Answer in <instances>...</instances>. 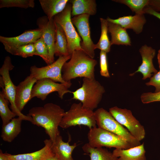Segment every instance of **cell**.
<instances>
[{"label":"cell","instance_id":"cell-25","mask_svg":"<svg viewBox=\"0 0 160 160\" xmlns=\"http://www.w3.org/2000/svg\"><path fill=\"white\" fill-rule=\"evenodd\" d=\"M55 55L59 57L69 55L68 52L67 39L64 31L59 24L55 22Z\"/></svg>","mask_w":160,"mask_h":160},{"label":"cell","instance_id":"cell-21","mask_svg":"<svg viewBox=\"0 0 160 160\" xmlns=\"http://www.w3.org/2000/svg\"><path fill=\"white\" fill-rule=\"evenodd\" d=\"M71 15L73 16L87 14L95 15L97 12V4L95 0H72Z\"/></svg>","mask_w":160,"mask_h":160},{"label":"cell","instance_id":"cell-38","mask_svg":"<svg viewBox=\"0 0 160 160\" xmlns=\"http://www.w3.org/2000/svg\"><path fill=\"white\" fill-rule=\"evenodd\" d=\"M43 160H57L55 153L51 149L46 156Z\"/></svg>","mask_w":160,"mask_h":160},{"label":"cell","instance_id":"cell-9","mask_svg":"<svg viewBox=\"0 0 160 160\" xmlns=\"http://www.w3.org/2000/svg\"><path fill=\"white\" fill-rule=\"evenodd\" d=\"M71 55L59 57L52 63L47 65L39 68L34 65L30 69L31 76L37 80L44 78L50 79L56 82L71 86V82H67L63 79L62 70L64 64L70 59Z\"/></svg>","mask_w":160,"mask_h":160},{"label":"cell","instance_id":"cell-24","mask_svg":"<svg viewBox=\"0 0 160 160\" xmlns=\"http://www.w3.org/2000/svg\"><path fill=\"white\" fill-rule=\"evenodd\" d=\"M23 120L18 117L13 119L9 123L2 126L1 136L4 141L11 142L17 136L21 131Z\"/></svg>","mask_w":160,"mask_h":160},{"label":"cell","instance_id":"cell-1","mask_svg":"<svg viewBox=\"0 0 160 160\" xmlns=\"http://www.w3.org/2000/svg\"><path fill=\"white\" fill-rule=\"evenodd\" d=\"M65 112L59 105L48 103L42 107L32 108L27 115L31 117L32 124L44 129L53 143L60 135L58 127Z\"/></svg>","mask_w":160,"mask_h":160},{"label":"cell","instance_id":"cell-34","mask_svg":"<svg viewBox=\"0 0 160 160\" xmlns=\"http://www.w3.org/2000/svg\"><path fill=\"white\" fill-rule=\"evenodd\" d=\"M140 98L142 102L144 104L160 101V92L143 93L141 95Z\"/></svg>","mask_w":160,"mask_h":160},{"label":"cell","instance_id":"cell-17","mask_svg":"<svg viewBox=\"0 0 160 160\" xmlns=\"http://www.w3.org/2000/svg\"><path fill=\"white\" fill-rule=\"evenodd\" d=\"M106 19L108 22L118 24L126 29H132L137 34L142 31L146 21L144 14L123 16L116 19L108 17Z\"/></svg>","mask_w":160,"mask_h":160},{"label":"cell","instance_id":"cell-30","mask_svg":"<svg viewBox=\"0 0 160 160\" xmlns=\"http://www.w3.org/2000/svg\"><path fill=\"white\" fill-rule=\"evenodd\" d=\"M5 49L12 55L20 56L23 58L36 55V49L34 43Z\"/></svg>","mask_w":160,"mask_h":160},{"label":"cell","instance_id":"cell-39","mask_svg":"<svg viewBox=\"0 0 160 160\" xmlns=\"http://www.w3.org/2000/svg\"><path fill=\"white\" fill-rule=\"evenodd\" d=\"M0 160H9L7 153H3L0 150Z\"/></svg>","mask_w":160,"mask_h":160},{"label":"cell","instance_id":"cell-23","mask_svg":"<svg viewBox=\"0 0 160 160\" xmlns=\"http://www.w3.org/2000/svg\"><path fill=\"white\" fill-rule=\"evenodd\" d=\"M68 0H39L41 7L49 19L63 11L65 9Z\"/></svg>","mask_w":160,"mask_h":160},{"label":"cell","instance_id":"cell-7","mask_svg":"<svg viewBox=\"0 0 160 160\" xmlns=\"http://www.w3.org/2000/svg\"><path fill=\"white\" fill-rule=\"evenodd\" d=\"M71 11L72 4L68 3L63 11L54 17L55 22L64 31L67 40L68 53L71 56L75 50L83 51L81 46V38L71 21Z\"/></svg>","mask_w":160,"mask_h":160},{"label":"cell","instance_id":"cell-6","mask_svg":"<svg viewBox=\"0 0 160 160\" xmlns=\"http://www.w3.org/2000/svg\"><path fill=\"white\" fill-rule=\"evenodd\" d=\"M87 138L88 143L94 148L105 147L126 149L133 147L123 138L98 127L89 129Z\"/></svg>","mask_w":160,"mask_h":160},{"label":"cell","instance_id":"cell-13","mask_svg":"<svg viewBox=\"0 0 160 160\" xmlns=\"http://www.w3.org/2000/svg\"><path fill=\"white\" fill-rule=\"evenodd\" d=\"M36 24L47 47L51 64L54 62L55 26L54 18L49 19L46 16L39 17L37 20Z\"/></svg>","mask_w":160,"mask_h":160},{"label":"cell","instance_id":"cell-18","mask_svg":"<svg viewBox=\"0 0 160 160\" xmlns=\"http://www.w3.org/2000/svg\"><path fill=\"white\" fill-rule=\"evenodd\" d=\"M76 146V143L71 145L69 142L64 141L60 135L57 137L55 141L52 142L51 149L57 160H74L72 154Z\"/></svg>","mask_w":160,"mask_h":160},{"label":"cell","instance_id":"cell-4","mask_svg":"<svg viewBox=\"0 0 160 160\" xmlns=\"http://www.w3.org/2000/svg\"><path fill=\"white\" fill-rule=\"evenodd\" d=\"M93 111L84 107L81 103H73L69 110L65 112L59 125L63 129L83 125L89 129L96 127Z\"/></svg>","mask_w":160,"mask_h":160},{"label":"cell","instance_id":"cell-27","mask_svg":"<svg viewBox=\"0 0 160 160\" xmlns=\"http://www.w3.org/2000/svg\"><path fill=\"white\" fill-rule=\"evenodd\" d=\"M100 20L101 33L98 42L95 44V49H99L108 53L110 51L111 45L108 35V22L107 19L102 18H100Z\"/></svg>","mask_w":160,"mask_h":160},{"label":"cell","instance_id":"cell-33","mask_svg":"<svg viewBox=\"0 0 160 160\" xmlns=\"http://www.w3.org/2000/svg\"><path fill=\"white\" fill-rule=\"evenodd\" d=\"M107 53L106 52L101 50L100 52V74L103 76L109 78L110 74L108 70Z\"/></svg>","mask_w":160,"mask_h":160},{"label":"cell","instance_id":"cell-28","mask_svg":"<svg viewBox=\"0 0 160 160\" xmlns=\"http://www.w3.org/2000/svg\"><path fill=\"white\" fill-rule=\"evenodd\" d=\"M9 103L6 98L3 92H0V116L2 121V125L4 126L10 122L17 115L8 107Z\"/></svg>","mask_w":160,"mask_h":160},{"label":"cell","instance_id":"cell-8","mask_svg":"<svg viewBox=\"0 0 160 160\" xmlns=\"http://www.w3.org/2000/svg\"><path fill=\"white\" fill-rule=\"evenodd\" d=\"M12 63L11 59L8 56L5 57L3 64L0 69V74L2 78L4 87L2 88L6 98L10 103V108L12 111L17 116L23 120L32 121L31 117L28 115H25L20 111L17 108L15 103V98L16 86L12 82L10 76L9 72L14 68Z\"/></svg>","mask_w":160,"mask_h":160},{"label":"cell","instance_id":"cell-19","mask_svg":"<svg viewBox=\"0 0 160 160\" xmlns=\"http://www.w3.org/2000/svg\"><path fill=\"white\" fill-rule=\"evenodd\" d=\"M144 143L128 149L116 148L112 153L118 160H146Z\"/></svg>","mask_w":160,"mask_h":160},{"label":"cell","instance_id":"cell-35","mask_svg":"<svg viewBox=\"0 0 160 160\" xmlns=\"http://www.w3.org/2000/svg\"><path fill=\"white\" fill-rule=\"evenodd\" d=\"M148 86H153L155 88V92H160V68L159 70L154 73L150 78L149 81L145 83Z\"/></svg>","mask_w":160,"mask_h":160},{"label":"cell","instance_id":"cell-16","mask_svg":"<svg viewBox=\"0 0 160 160\" xmlns=\"http://www.w3.org/2000/svg\"><path fill=\"white\" fill-rule=\"evenodd\" d=\"M37 80L30 75L16 86L15 103L20 112L31 99L33 87Z\"/></svg>","mask_w":160,"mask_h":160},{"label":"cell","instance_id":"cell-22","mask_svg":"<svg viewBox=\"0 0 160 160\" xmlns=\"http://www.w3.org/2000/svg\"><path fill=\"white\" fill-rule=\"evenodd\" d=\"M44 146L41 149L31 153L12 155L7 153L9 160H43L51 150L52 142L50 139L44 141Z\"/></svg>","mask_w":160,"mask_h":160},{"label":"cell","instance_id":"cell-20","mask_svg":"<svg viewBox=\"0 0 160 160\" xmlns=\"http://www.w3.org/2000/svg\"><path fill=\"white\" fill-rule=\"evenodd\" d=\"M108 29L111 36V45H131L130 38L126 29L118 24L108 22Z\"/></svg>","mask_w":160,"mask_h":160},{"label":"cell","instance_id":"cell-15","mask_svg":"<svg viewBox=\"0 0 160 160\" xmlns=\"http://www.w3.org/2000/svg\"><path fill=\"white\" fill-rule=\"evenodd\" d=\"M139 52L142 57V63L137 70L130 75L132 76L136 73L140 72L143 75L142 79L145 80L150 78L152 73H155L158 72L153 62V59L155 55L156 50L151 47L145 44L141 46Z\"/></svg>","mask_w":160,"mask_h":160},{"label":"cell","instance_id":"cell-14","mask_svg":"<svg viewBox=\"0 0 160 160\" xmlns=\"http://www.w3.org/2000/svg\"><path fill=\"white\" fill-rule=\"evenodd\" d=\"M42 37V33L39 28L27 30L16 36L7 37L0 36V41L4 49L10 48L34 43Z\"/></svg>","mask_w":160,"mask_h":160},{"label":"cell","instance_id":"cell-37","mask_svg":"<svg viewBox=\"0 0 160 160\" xmlns=\"http://www.w3.org/2000/svg\"><path fill=\"white\" fill-rule=\"evenodd\" d=\"M144 14L146 13L152 15L160 20V13L155 11L148 6L145 7L144 9Z\"/></svg>","mask_w":160,"mask_h":160},{"label":"cell","instance_id":"cell-10","mask_svg":"<svg viewBox=\"0 0 160 160\" xmlns=\"http://www.w3.org/2000/svg\"><path fill=\"white\" fill-rule=\"evenodd\" d=\"M109 112L137 140L140 141L145 138V132L144 127L134 116L130 110L114 106L110 108Z\"/></svg>","mask_w":160,"mask_h":160},{"label":"cell","instance_id":"cell-12","mask_svg":"<svg viewBox=\"0 0 160 160\" xmlns=\"http://www.w3.org/2000/svg\"><path fill=\"white\" fill-rule=\"evenodd\" d=\"M90 16L87 14L76 15L71 18V21L82 39L81 46L83 51L90 57L94 58L95 56V44L91 38L89 22Z\"/></svg>","mask_w":160,"mask_h":160},{"label":"cell","instance_id":"cell-32","mask_svg":"<svg viewBox=\"0 0 160 160\" xmlns=\"http://www.w3.org/2000/svg\"><path fill=\"white\" fill-rule=\"evenodd\" d=\"M36 49V55L40 56L47 64H50L47 47L42 37L34 43Z\"/></svg>","mask_w":160,"mask_h":160},{"label":"cell","instance_id":"cell-2","mask_svg":"<svg viewBox=\"0 0 160 160\" xmlns=\"http://www.w3.org/2000/svg\"><path fill=\"white\" fill-rule=\"evenodd\" d=\"M96 60L88 55L81 50H75L70 60L63 65L62 70V77L68 82L78 77L95 78V67Z\"/></svg>","mask_w":160,"mask_h":160},{"label":"cell","instance_id":"cell-11","mask_svg":"<svg viewBox=\"0 0 160 160\" xmlns=\"http://www.w3.org/2000/svg\"><path fill=\"white\" fill-rule=\"evenodd\" d=\"M71 86L57 83L49 79H41L37 80L34 85L31 92V99L36 97L44 100L50 93L57 92L59 97L63 99L65 94L71 92L68 90Z\"/></svg>","mask_w":160,"mask_h":160},{"label":"cell","instance_id":"cell-5","mask_svg":"<svg viewBox=\"0 0 160 160\" xmlns=\"http://www.w3.org/2000/svg\"><path fill=\"white\" fill-rule=\"evenodd\" d=\"M98 127L114 133L123 138L134 147L141 144L140 141L133 136L127 129L119 123L109 112L103 108L94 111Z\"/></svg>","mask_w":160,"mask_h":160},{"label":"cell","instance_id":"cell-3","mask_svg":"<svg viewBox=\"0 0 160 160\" xmlns=\"http://www.w3.org/2000/svg\"><path fill=\"white\" fill-rule=\"evenodd\" d=\"M105 91L95 78H83L82 86L74 92L73 99L80 101L85 108L93 111L97 108Z\"/></svg>","mask_w":160,"mask_h":160},{"label":"cell","instance_id":"cell-31","mask_svg":"<svg viewBox=\"0 0 160 160\" xmlns=\"http://www.w3.org/2000/svg\"><path fill=\"white\" fill-rule=\"evenodd\" d=\"M35 7L34 0H0V8L17 7L27 9Z\"/></svg>","mask_w":160,"mask_h":160},{"label":"cell","instance_id":"cell-26","mask_svg":"<svg viewBox=\"0 0 160 160\" xmlns=\"http://www.w3.org/2000/svg\"><path fill=\"white\" fill-rule=\"evenodd\" d=\"M83 151L89 154L90 160H118L112 153L102 147L94 148L87 143L82 147Z\"/></svg>","mask_w":160,"mask_h":160},{"label":"cell","instance_id":"cell-36","mask_svg":"<svg viewBox=\"0 0 160 160\" xmlns=\"http://www.w3.org/2000/svg\"><path fill=\"white\" fill-rule=\"evenodd\" d=\"M148 6L160 13V0H149Z\"/></svg>","mask_w":160,"mask_h":160},{"label":"cell","instance_id":"cell-40","mask_svg":"<svg viewBox=\"0 0 160 160\" xmlns=\"http://www.w3.org/2000/svg\"><path fill=\"white\" fill-rule=\"evenodd\" d=\"M157 59L159 65V68H160V49L158 51L157 54Z\"/></svg>","mask_w":160,"mask_h":160},{"label":"cell","instance_id":"cell-29","mask_svg":"<svg viewBox=\"0 0 160 160\" xmlns=\"http://www.w3.org/2000/svg\"><path fill=\"white\" fill-rule=\"evenodd\" d=\"M113 1L124 4L135 14H144V9L148 6L149 0H114Z\"/></svg>","mask_w":160,"mask_h":160}]
</instances>
